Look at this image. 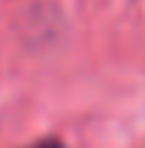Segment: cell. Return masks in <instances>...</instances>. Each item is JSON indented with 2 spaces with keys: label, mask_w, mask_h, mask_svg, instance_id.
<instances>
[{
  "label": "cell",
  "mask_w": 145,
  "mask_h": 148,
  "mask_svg": "<svg viewBox=\"0 0 145 148\" xmlns=\"http://www.w3.org/2000/svg\"><path fill=\"white\" fill-rule=\"evenodd\" d=\"M37 148H60V145H54V143H46V145H37Z\"/></svg>",
  "instance_id": "cell-1"
}]
</instances>
